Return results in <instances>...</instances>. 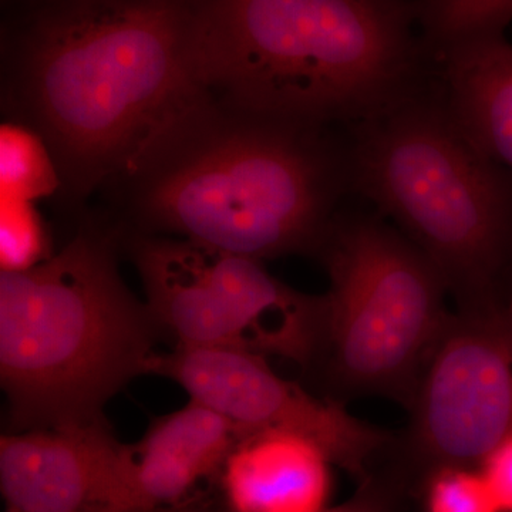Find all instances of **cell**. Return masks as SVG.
Listing matches in <instances>:
<instances>
[{"label": "cell", "mask_w": 512, "mask_h": 512, "mask_svg": "<svg viewBox=\"0 0 512 512\" xmlns=\"http://www.w3.org/2000/svg\"><path fill=\"white\" fill-rule=\"evenodd\" d=\"M241 436L231 421L191 399L151 421L141 440L130 444L137 512L187 501L200 481L221 473Z\"/></svg>", "instance_id": "cell-11"}, {"label": "cell", "mask_w": 512, "mask_h": 512, "mask_svg": "<svg viewBox=\"0 0 512 512\" xmlns=\"http://www.w3.org/2000/svg\"><path fill=\"white\" fill-rule=\"evenodd\" d=\"M498 306H500L501 311H503L505 315V318L508 319V322H510L512 326V282L510 288H508L507 292H505L503 299H501L500 303H498Z\"/></svg>", "instance_id": "cell-20"}, {"label": "cell", "mask_w": 512, "mask_h": 512, "mask_svg": "<svg viewBox=\"0 0 512 512\" xmlns=\"http://www.w3.org/2000/svg\"><path fill=\"white\" fill-rule=\"evenodd\" d=\"M412 2H417V0H412Z\"/></svg>", "instance_id": "cell-22"}, {"label": "cell", "mask_w": 512, "mask_h": 512, "mask_svg": "<svg viewBox=\"0 0 512 512\" xmlns=\"http://www.w3.org/2000/svg\"><path fill=\"white\" fill-rule=\"evenodd\" d=\"M6 512H137L130 444L106 419L0 439Z\"/></svg>", "instance_id": "cell-9"}, {"label": "cell", "mask_w": 512, "mask_h": 512, "mask_svg": "<svg viewBox=\"0 0 512 512\" xmlns=\"http://www.w3.org/2000/svg\"><path fill=\"white\" fill-rule=\"evenodd\" d=\"M141 512H224V510H217V508L208 507V505L200 503H180L177 505H171V507L154 508V510H147ZM231 512V511H229Z\"/></svg>", "instance_id": "cell-19"}, {"label": "cell", "mask_w": 512, "mask_h": 512, "mask_svg": "<svg viewBox=\"0 0 512 512\" xmlns=\"http://www.w3.org/2000/svg\"><path fill=\"white\" fill-rule=\"evenodd\" d=\"M330 461L323 448L299 434H242L220 473L229 511L322 512Z\"/></svg>", "instance_id": "cell-12"}, {"label": "cell", "mask_w": 512, "mask_h": 512, "mask_svg": "<svg viewBox=\"0 0 512 512\" xmlns=\"http://www.w3.org/2000/svg\"><path fill=\"white\" fill-rule=\"evenodd\" d=\"M147 375L180 384L191 400L231 421L242 434L286 431L318 444L330 460L359 466L389 433L357 419L335 399H318L275 373L265 356L244 349L184 348L156 353Z\"/></svg>", "instance_id": "cell-8"}, {"label": "cell", "mask_w": 512, "mask_h": 512, "mask_svg": "<svg viewBox=\"0 0 512 512\" xmlns=\"http://www.w3.org/2000/svg\"><path fill=\"white\" fill-rule=\"evenodd\" d=\"M117 224L87 222L59 252L0 272V382L10 431L104 419L147 375L160 326L120 274Z\"/></svg>", "instance_id": "cell-4"}, {"label": "cell", "mask_w": 512, "mask_h": 512, "mask_svg": "<svg viewBox=\"0 0 512 512\" xmlns=\"http://www.w3.org/2000/svg\"><path fill=\"white\" fill-rule=\"evenodd\" d=\"M352 191L439 271L458 312L512 282V174L468 137L439 82L346 128Z\"/></svg>", "instance_id": "cell-5"}, {"label": "cell", "mask_w": 512, "mask_h": 512, "mask_svg": "<svg viewBox=\"0 0 512 512\" xmlns=\"http://www.w3.org/2000/svg\"><path fill=\"white\" fill-rule=\"evenodd\" d=\"M62 177L52 151L32 128L0 126V200L36 202L60 195Z\"/></svg>", "instance_id": "cell-14"}, {"label": "cell", "mask_w": 512, "mask_h": 512, "mask_svg": "<svg viewBox=\"0 0 512 512\" xmlns=\"http://www.w3.org/2000/svg\"><path fill=\"white\" fill-rule=\"evenodd\" d=\"M322 512H326V511H322ZM335 512H349V511H335Z\"/></svg>", "instance_id": "cell-21"}, {"label": "cell", "mask_w": 512, "mask_h": 512, "mask_svg": "<svg viewBox=\"0 0 512 512\" xmlns=\"http://www.w3.org/2000/svg\"><path fill=\"white\" fill-rule=\"evenodd\" d=\"M52 255L49 234L35 202L0 200L2 271H25Z\"/></svg>", "instance_id": "cell-16"}, {"label": "cell", "mask_w": 512, "mask_h": 512, "mask_svg": "<svg viewBox=\"0 0 512 512\" xmlns=\"http://www.w3.org/2000/svg\"><path fill=\"white\" fill-rule=\"evenodd\" d=\"M417 26L431 56L463 40L505 35L512 0H417Z\"/></svg>", "instance_id": "cell-15"}, {"label": "cell", "mask_w": 512, "mask_h": 512, "mask_svg": "<svg viewBox=\"0 0 512 512\" xmlns=\"http://www.w3.org/2000/svg\"><path fill=\"white\" fill-rule=\"evenodd\" d=\"M407 409V436L444 467L480 463L512 436V326L500 306L453 313Z\"/></svg>", "instance_id": "cell-7"}, {"label": "cell", "mask_w": 512, "mask_h": 512, "mask_svg": "<svg viewBox=\"0 0 512 512\" xmlns=\"http://www.w3.org/2000/svg\"><path fill=\"white\" fill-rule=\"evenodd\" d=\"M103 192L130 234L258 261L316 255L353 192L348 140L207 93Z\"/></svg>", "instance_id": "cell-2"}, {"label": "cell", "mask_w": 512, "mask_h": 512, "mask_svg": "<svg viewBox=\"0 0 512 512\" xmlns=\"http://www.w3.org/2000/svg\"><path fill=\"white\" fill-rule=\"evenodd\" d=\"M320 295L316 367L338 396L409 404L453 313L439 271L402 232L366 214H340L316 254Z\"/></svg>", "instance_id": "cell-6"}, {"label": "cell", "mask_w": 512, "mask_h": 512, "mask_svg": "<svg viewBox=\"0 0 512 512\" xmlns=\"http://www.w3.org/2000/svg\"><path fill=\"white\" fill-rule=\"evenodd\" d=\"M205 96L190 0H53L3 46V113L46 141L70 205L120 180Z\"/></svg>", "instance_id": "cell-1"}, {"label": "cell", "mask_w": 512, "mask_h": 512, "mask_svg": "<svg viewBox=\"0 0 512 512\" xmlns=\"http://www.w3.org/2000/svg\"><path fill=\"white\" fill-rule=\"evenodd\" d=\"M427 512H500L480 471L446 467L427 494Z\"/></svg>", "instance_id": "cell-17"}, {"label": "cell", "mask_w": 512, "mask_h": 512, "mask_svg": "<svg viewBox=\"0 0 512 512\" xmlns=\"http://www.w3.org/2000/svg\"><path fill=\"white\" fill-rule=\"evenodd\" d=\"M480 474L500 512H512V436L480 461Z\"/></svg>", "instance_id": "cell-18"}, {"label": "cell", "mask_w": 512, "mask_h": 512, "mask_svg": "<svg viewBox=\"0 0 512 512\" xmlns=\"http://www.w3.org/2000/svg\"><path fill=\"white\" fill-rule=\"evenodd\" d=\"M205 92L232 106L345 127L429 80L412 0H190Z\"/></svg>", "instance_id": "cell-3"}, {"label": "cell", "mask_w": 512, "mask_h": 512, "mask_svg": "<svg viewBox=\"0 0 512 512\" xmlns=\"http://www.w3.org/2000/svg\"><path fill=\"white\" fill-rule=\"evenodd\" d=\"M146 303L161 330L184 348L249 350L247 333L212 284L201 248L187 239L124 232Z\"/></svg>", "instance_id": "cell-10"}, {"label": "cell", "mask_w": 512, "mask_h": 512, "mask_svg": "<svg viewBox=\"0 0 512 512\" xmlns=\"http://www.w3.org/2000/svg\"><path fill=\"white\" fill-rule=\"evenodd\" d=\"M441 92L468 137L512 174V42L474 37L436 53Z\"/></svg>", "instance_id": "cell-13"}]
</instances>
